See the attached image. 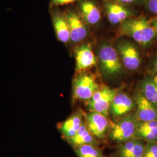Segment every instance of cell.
Here are the masks:
<instances>
[{"instance_id": "cell-6", "label": "cell", "mask_w": 157, "mask_h": 157, "mask_svg": "<svg viewBox=\"0 0 157 157\" xmlns=\"http://www.w3.org/2000/svg\"><path fill=\"white\" fill-rule=\"evenodd\" d=\"M120 91L119 89H114L109 86H101L87 102V108L89 112L100 113L109 117V109L113 99Z\"/></svg>"}, {"instance_id": "cell-1", "label": "cell", "mask_w": 157, "mask_h": 157, "mask_svg": "<svg viewBox=\"0 0 157 157\" xmlns=\"http://www.w3.org/2000/svg\"><path fill=\"white\" fill-rule=\"evenodd\" d=\"M121 36L129 37L139 46L147 48L151 45L156 37L151 21L146 17H132L120 24Z\"/></svg>"}, {"instance_id": "cell-19", "label": "cell", "mask_w": 157, "mask_h": 157, "mask_svg": "<svg viewBox=\"0 0 157 157\" xmlns=\"http://www.w3.org/2000/svg\"><path fill=\"white\" fill-rule=\"evenodd\" d=\"M53 23L58 39L65 44L68 43L71 40V36L65 16L56 13L53 17Z\"/></svg>"}, {"instance_id": "cell-2", "label": "cell", "mask_w": 157, "mask_h": 157, "mask_svg": "<svg viewBox=\"0 0 157 157\" xmlns=\"http://www.w3.org/2000/svg\"><path fill=\"white\" fill-rule=\"evenodd\" d=\"M97 54L100 72L104 78L113 80L122 73L124 66L115 47L103 42L99 46Z\"/></svg>"}, {"instance_id": "cell-10", "label": "cell", "mask_w": 157, "mask_h": 157, "mask_svg": "<svg viewBox=\"0 0 157 157\" xmlns=\"http://www.w3.org/2000/svg\"><path fill=\"white\" fill-rule=\"evenodd\" d=\"M75 55L78 73L86 72L97 64V58L89 44H83L76 47Z\"/></svg>"}, {"instance_id": "cell-7", "label": "cell", "mask_w": 157, "mask_h": 157, "mask_svg": "<svg viewBox=\"0 0 157 157\" xmlns=\"http://www.w3.org/2000/svg\"><path fill=\"white\" fill-rule=\"evenodd\" d=\"M84 120L90 133L98 140L106 139L112 124L108 117L98 112H89L85 114Z\"/></svg>"}, {"instance_id": "cell-25", "label": "cell", "mask_w": 157, "mask_h": 157, "mask_svg": "<svg viewBox=\"0 0 157 157\" xmlns=\"http://www.w3.org/2000/svg\"><path fill=\"white\" fill-rule=\"evenodd\" d=\"M150 21H151L152 26H153V28L155 30V32L156 33V37L157 39V16L154 17Z\"/></svg>"}, {"instance_id": "cell-22", "label": "cell", "mask_w": 157, "mask_h": 157, "mask_svg": "<svg viewBox=\"0 0 157 157\" xmlns=\"http://www.w3.org/2000/svg\"><path fill=\"white\" fill-rule=\"evenodd\" d=\"M147 10L157 16V0H144Z\"/></svg>"}, {"instance_id": "cell-12", "label": "cell", "mask_w": 157, "mask_h": 157, "mask_svg": "<svg viewBox=\"0 0 157 157\" xmlns=\"http://www.w3.org/2000/svg\"><path fill=\"white\" fill-rule=\"evenodd\" d=\"M69 25L71 40L73 43H78L86 37L87 28L84 20L76 12L69 11L65 15Z\"/></svg>"}, {"instance_id": "cell-3", "label": "cell", "mask_w": 157, "mask_h": 157, "mask_svg": "<svg viewBox=\"0 0 157 157\" xmlns=\"http://www.w3.org/2000/svg\"><path fill=\"white\" fill-rule=\"evenodd\" d=\"M138 122L135 112L118 119L111 124L107 137L118 145L133 139L135 137Z\"/></svg>"}, {"instance_id": "cell-13", "label": "cell", "mask_w": 157, "mask_h": 157, "mask_svg": "<svg viewBox=\"0 0 157 157\" xmlns=\"http://www.w3.org/2000/svg\"><path fill=\"white\" fill-rule=\"evenodd\" d=\"M84 116L85 114L82 110H78L60 124L59 130L65 140L77 133L85 122Z\"/></svg>"}, {"instance_id": "cell-5", "label": "cell", "mask_w": 157, "mask_h": 157, "mask_svg": "<svg viewBox=\"0 0 157 157\" xmlns=\"http://www.w3.org/2000/svg\"><path fill=\"white\" fill-rule=\"evenodd\" d=\"M137 44L127 39L118 40L115 48L124 68L130 71H136L140 67L141 56Z\"/></svg>"}, {"instance_id": "cell-14", "label": "cell", "mask_w": 157, "mask_h": 157, "mask_svg": "<svg viewBox=\"0 0 157 157\" xmlns=\"http://www.w3.org/2000/svg\"><path fill=\"white\" fill-rule=\"evenodd\" d=\"M146 142L134 137L118 144L116 155L118 157H143Z\"/></svg>"}, {"instance_id": "cell-26", "label": "cell", "mask_w": 157, "mask_h": 157, "mask_svg": "<svg viewBox=\"0 0 157 157\" xmlns=\"http://www.w3.org/2000/svg\"><path fill=\"white\" fill-rule=\"evenodd\" d=\"M118 157L116 155H110V156H108V157Z\"/></svg>"}, {"instance_id": "cell-9", "label": "cell", "mask_w": 157, "mask_h": 157, "mask_svg": "<svg viewBox=\"0 0 157 157\" xmlns=\"http://www.w3.org/2000/svg\"><path fill=\"white\" fill-rule=\"evenodd\" d=\"M104 10L109 22L112 25L121 24L135 15L134 11L128 6L109 1L104 3Z\"/></svg>"}, {"instance_id": "cell-20", "label": "cell", "mask_w": 157, "mask_h": 157, "mask_svg": "<svg viewBox=\"0 0 157 157\" xmlns=\"http://www.w3.org/2000/svg\"><path fill=\"white\" fill-rule=\"evenodd\" d=\"M73 149L78 157H105L98 146L82 145L73 147Z\"/></svg>"}, {"instance_id": "cell-23", "label": "cell", "mask_w": 157, "mask_h": 157, "mask_svg": "<svg viewBox=\"0 0 157 157\" xmlns=\"http://www.w3.org/2000/svg\"><path fill=\"white\" fill-rule=\"evenodd\" d=\"M140 1V0H107V1L116 2V3H119V4H124V5L136 4Z\"/></svg>"}, {"instance_id": "cell-4", "label": "cell", "mask_w": 157, "mask_h": 157, "mask_svg": "<svg viewBox=\"0 0 157 157\" xmlns=\"http://www.w3.org/2000/svg\"><path fill=\"white\" fill-rule=\"evenodd\" d=\"M101 87L94 74L87 71L78 73L72 81L73 98L87 102Z\"/></svg>"}, {"instance_id": "cell-24", "label": "cell", "mask_w": 157, "mask_h": 157, "mask_svg": "<svg viewBox=\"0 0 157 157\" xmlns=\"http://www.w3.org/2000/svg\"><path fill=\"white\" fill-rule=\"evenodd\" d=\"M76 0H52V4L54 6H62L73 2Z\"/></svg>"}, {"instance_id": "cell-8", "label": "cell", "mask_w": 157, "mask_h": 157, "mask_svg": "<svg viewBox=\"0 0 157 157\" xmlns=\"http://www.w3.org/2000/svg\"><path fill=\"white\" fill-rule=\"evenodd\" d=\"M135 108L134 98L124 92L119 91L111 103L109 114L113 119H118L129 115Z\"/></svg>"}, {"instance_id": "cell-17", "label": "cell", "mask_w": 157, "mask_h": 157, "mask_svg": "<svg viewBox=\"0 0 157 157\" xmlns=\"http://www.w3.org/2000/svg\"><path fill=\"white\" fill-rule=\"evenodd\" d=\"M72 147L82 145H93L99 146L100 142L92 135L85 124H82L77 133L73 137L65 140Z\"/></svg>"}, {"instance_id": "cell-11", "label": "cell", "mask_w": 157, "mask_h": 157, "mask_svg": "<svg viewBox=\"0 0 157 157\" xmlns=\"http://www.w3.org/2000/svg\"><path fill=\"white\" fill-rule=\"evenodd\" d=\"M136 103V115L140 122L157 120V108L146 97L137 91L134 97Z\"/></svg>"}, {"instance_id": "cell-21", "label": "cell", "mask_w": 157, "mask_h": 157, "mask_svg": "<svg viewBox=\"0 0 157 157\" xmlns=\"http://www.w3.org/2000/svg\"><path fill=\"white\" fill-rule=\"evenodd\" d=\"M143 157H157V141L146 143Z\"/></svg>"}, {"instance_id": "cell-18", "label": "cell", "mask_w": 157, "mask_h": 157, "mask_svg": "<svg viewBox=\"0 0 157 157\" xmlns=\"http://www.w3.org/2000/svg\"><path fill=\"white\" fill-rule=\"evenodd\" d=\"M140 91L146 98L157 108V75L147 76L140 84Z\"/></svg>"}, {"instance_id": "cell-15", "label": "cell", "mask_w": 157, "mask_h": 157, "mask_svg": "<svg viewBox=\"0 0 157 157\" xmlns=\"http://www.w3.org/2000/svg\"><path fill=\"white\" fill-rule=\"evenodd\" d=\"M81 17L84 22L90 25L99 22L101 19V12L98 7L91 0H83L79 4Z\"/></svg>"}, {"instance_id": "cell-16", "label": "cell", "mask_w": 157, "mask_h": 157, "mask_svg": "<svg viewBox=\"0 0 157 157\" xmlns=\"http://www.w3.org/2000/svg\"><path fill=\"white\" fill-rule=\"evenodd\" d=\"M135 137L146 143L157 141V120L148 122L139 121Z\"/></svg>"}]
</instances>
